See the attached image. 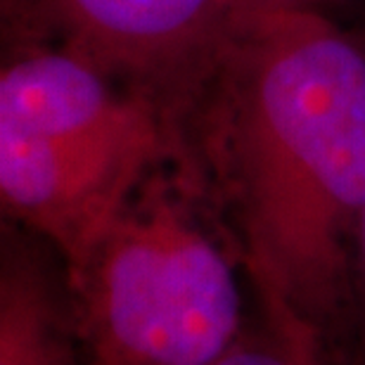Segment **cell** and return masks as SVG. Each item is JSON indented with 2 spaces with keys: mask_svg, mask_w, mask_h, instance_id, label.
Segmentation results:
<instances>
[{
  "mask_svg": "<svg viewBox=\"0 0 365 365\" xmlns=\"http://www.w3.org/2000/svg\"><path fill=\"white\" fill-rule=\"evenodd\" d=\"M67 309L43 268L5 245L0 273V365H69Z\"/></svg>",
  "mask_w": 365,
  "mask_h": 365,
  "instance_id": "obj_5",
  "label": "cell"
},
{
  "mask_svg": "<svg viewBox=\"0 0 365 365\" xmlns=\"http://www.w3.org/2000/svg\"><path fill=\"white\" fill-rule=\"evenodd\" d=\"M216 71L247 268L318 330L351 297L365 207V43L320 10L228 29Z\"/></svg>",
  "mask_w": 365,
  "mask_h": 365,
  "instance_id": "obj_1",
  "label": "cell"
},
{
  "mask_svg": "<svg viewBox=\"0 0 365 365\" xmlns=\"http://www.w3.org/2000/svg\"><path fill=\"white\" fill-rule=\"evenodd\" d=\"M351 292H354L356 297H359L361 313H363V330H365V207H363L361 223H359V235H356Z\"/></svg>",
  "mask_w": 365,
  "mask_h": 365,
  "instance_id": "obj_8",
  "label": "cell"
},
{
  "mask_svg": "<svg viewBox=\"0 0 365 365\" xmlns=\"http://www.w3.org/2000/svg\"><path fill=\"white\" fill-rule=\"evenodd\" d=\"M48 21L116 78L145 95L185 88L216 69L225 34V0H43Z\"/></svg>",
  "mask_w": 365,
  "mask_h": 365,
  "instance_id": "obj_4",
  "label": "cell"
},
{
  "mask_svg": "<svg viewBox=\"0 0 365 365\" xmlns=\"http://www.w3.org/2000/svg\"><path fill=\"white\" fill-rule=\"evenodd\" d=\"M164 148L157 100L123 93L64 46L31 50L0 76V200L74 268L135 200Z\"/></svg>",
  "mask_w": 365,
  "mask_h": 365,
  "instance_id": "obj_2",
  "label": "cell"
},
{
  "mask_svg": "<svg viewBox=\"0 0 365 365\" xmlns=\"http://www.w3.org/2000/svg\"><path fill=\"white\" fill-rule=\"evenodd\" d=\"M334 0H225V12H228V29L232 24L264 12L275 10H320L323 5H330Z\"/></svg>",
  "mask_w": 365,
  "mask_h": 365,
  "instance_id": "obj_7",
  "label": "cell"
},
{
  "mask_svg": "<svg viewBox=\"0 0 365 365\" xmlns=\"http://www.w3.org/2000/svg\"><path fill=\"white\" fill-rule=\"evenodd\" d=\"M86 365H211L247 325L218 242L176 202L135 200L67 271Z\"/></svg>",
  "mask_w": 365,
  "mask_h": 365,
  "instance_id": "obj_3",
  "label": "cell"
},
{
  "mask_svg": "<svg viewBox=\"0 0 365 365\" xmlns=\"http://www.w3.org/2000/svg\"><path fill=\"white\" fill-rule=\"evenodd\" d=\"M261 309L259 325H245L235 344L211 365H323L316 327L264 299Z\"/></svg>",
  "mask_w": 365,
  "mask_h": 365,
  "instance_id": "obj_6",
  "label": "cell"
}]
</instances>
